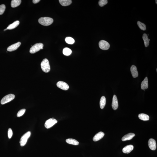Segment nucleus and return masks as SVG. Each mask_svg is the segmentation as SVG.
<instances>
[{
	"instance_id": "nucleus-1",
	"label": "nucleus",
	"mask_w": 157,
	"mask_h": 157,
	"mask_svg": "<svg viewBox=\"0 0 157 157\" xmlns=\"http://www.w3.org/2000/svg\"><path fill=\"white\" fill-rule=\"evenodd\" d=\"M40 24L44 26L50 25L53 22V19L48 17H43L40 18L38 20Z\"/></svg>"
},
{
	"instance_id": "nucleus-32",
	"label": "nucleus",
	"mask_w": 157,
	"mask_h": 157,
	"mask_svg": "<svg viewBox=\"0 0 157 157\" xmlns=\"http://www.w3.org/2000/svg\"><path fill=\"white\" fill-rule=\"evenodd\" d=\"M155 1H156V4H157V1L156 0Z\"/></svg>"
},
{
	"instance_id": "nucleus-24",
	"label": "nucleus",
	"mask_w": 157,
	"mask_h": 157,
	"mask_svg": "<svg viewBox=\"0 0 157 157\" xmlns=\"http://www.w3.org/2000/svg\"><path fill=\"white\" fill-rule=\"evenodd\" d=\"M63 54L65 55L68 56L71 54L72 53V51L69 48H66L63 49Z\"/></svg>"
},
{
	"instance_id": "nucleus-6",
	"label": "nucleus",
	"mask_w": 157,
	"mask_h": 157,
	"mask_svg": "<svg viewBox=\"0 0 157 157\" xmlns=\"http://www.w3.org/2000/svg\"><path fill=\"white\" fill-rule=\"evenodd\" d=\"M57 122V120L54 118H50L45 122V127L47 129H49L51 127Z\"/></svg>"
},
{
	"instance_id": "nucleus-16",
	"label": "nucleus",
	"mask_w": 157,
	"mask_h": 157,
	"mask_svg": "<svg viewBox=\"0 0 157 157\" xmlns=\"http://www.w3.org/2000/svg\"><path fill=\"white\" fill-rule=\"evenodd\" d=\"M148 81L147 77L145 78L144 81L142 82L141 84V89L142 90H145L148 88Z\"/></svg>"
},
{
	"instance_id": "nucleus-8",
	"label": "nucleus",
	"mask_w": 157,
	"mask_h": 157,
	"mask_svg": "<svg viewBox=\"0 0 157 157\" xmlns=\"http://www.w3.org/2000/svg\"><path fill=\"white\" fill-rule=\"evenodd\" d=\"M56 85L58 87L64 90H67L69 88L68 85L66 82L63 81H59L57 83Z\"/></svg>"
},
{
	"instance_id": "nucleus-9",
	"label": "nucleus",
	"mask_w": 157,
	"mask_h": 157,
	"mask_svg": "<svg viewBox=\"0 0 157 157\" xmlns=\"http://www.w3.org/2000/svg\"><path fill=\"white\" fill-rule=\"evenodd\" d=\"M148 145L152 151L156 149L157 145L155 140L152 139H150L148 142Z\"/></svg>"
},
{
	"instance_id": "nucleus-15",
	"label": "nucleus",
	"mask_w": 157,
	"mask_h": 157,
	"mask_svg": "<svg viewBox=\"0 0 157 157\" xmlns=\"http://www.w3.org/2000/svg\"><path fill=\"white\" fill-rule=\"evenodd\" d=\"M133 149V146L132 145H129L126 146L122 149L124 153L129 154Z\"/></svg>"
},
{
	"instance_id": "nucleus-7",
	"label": "nucleus",
	"mask_w": 157,
	"mask_h": 157,
	"mask_svg": "<svg viewBox=\"0 0 157 157\" xmlns=\"http://www.w3.org/2000/svg\"><path fill=\"white\" fill-rule=\"evenodd\" d=\"M99 45L100 48L103 50H108L110 47L109 44L104 40L100 41L99 42Z\"/></svg>"
},
{
	"instance_id": "nucleus-25",
	"label": "nucleus",
	"mask_w": 157,
	"mask_h": 157,
	"mask_svg": "<svg viewBox=\"0 0 157 157\" xmlns=\"http://www.w3.org/2000/svg\"><path fill=\"white\" fill-rule=\"evenodd\" d=\"M65 41L66 43L70 44H72L75 42V40L71 37H67L65 38Z\"/></svg>"
},
{
	"instance_id": "nucleus-10",
	"label": "nucleus",
	"mask_w": 157,
	"mask_h": 157,
	"mask_svg": "<svg viewBox=\"0 0 157 157\" xmlns=\"http://www.w3.org/2000/svg\"><path fill=\"white\" fill-rule=\"evenodd\" d=\"M21 44V43L20 42L13 44L8 47L7 49V50L9 52H12L16 50L20 46Z\"/></svg>"
},
{
	"instance_id": "nucleus-28",
	"label": "nucleus",
	"mask_w": 157,
	"mask_h": 157,
	"mask_svg": "<svg viewBox=\"0 0 157 157\" xmlns=\"http://www.w3.org/2000/svg\"><path fill=\"white\" fill-rule=\"evenodd\" d=\"M5 9H6V6L5 5L2 4L0 5V15L3 14L5 11Z\"/></svg>"
},
{
	"instance_id": "nucleus-2",
	"label": "nucleus",
	"mask_w": 157,
	"mask_h": 157,
	"mask_svg": "<svg viewBox=\"0 0 157 157\" xmlns=\"http://www.w3.org/2000/svg\"><path fill=\"white\" fill-rule=\"evenodd\" d=\"M41 69L44 72L48 73L50 70V67L48 60L47 59H44L41 63Z\"/></svg>"
},
{
	"instance_id": "nucleus-5",
	"label": "nucleus",
	"mask_w": 157,
	"mask_h": 157,
	"mask_svg": "<svg viewBox=\"0 0 157 157\" xmlns=\"http://www.w3.org/2000/svg\"><path fill=\"white\" fill-rule=\"evenodd\" d=\"M15 97L14 95L10 94L5 96L1 100V103L2 104H4L13 100Z\"/></svg>"
},
{
	"instance_id": "nucleus-4",
	"label": "nucleus",
	"mask_w": 157,
	"mask_h": 157,
	"mask_svg": "<svg viewBox=\"0 0 157 157\" xmlns=\"http://www.w3.org/2000/svg\"><path fill=\"white\" fill-rule=\"evenodd\" d=\"M31 135V132L28 131L22 136L20 141V145L21 146H23L25 145L27 140L29 138Z\"/></svg>"
},
{
	"instance_id": "nucleus-17",
	"label": "nucleus",
	"mask_w": 157,
	"mask_h": 157,
	"mask_svg": "<svg viewBox=\"0 0 157 157\" xmlns=\"http://www.w3.org/2000/svg\"><path fill=\"white\" fill-rule=\"evenodd\" d=\"M20 24V22L18 20H16L12 24H11L6 28L7 30H11L16 28Z\"/></svg>"
},
{
	"instance_id": "nucleus-31",
	"label": "nucleus",
	"mask_w": 157,
	"mask_h": 157,
	"mask_svg": "<svg viewBox=\"0 0 157 157\" xmlns=\"http://www.w3.org/2000/svg\"><path fill=\"white\" fill-rule=\"evenodd\" d=\"M40 1V0H33V2L34 4H37Z\"/></svg>"
},
{
	"instance_id": "nucleus-30",
	"label": "nucleus",
	"mask_w": 157,
	"mask_h": 157,
	"mask_svg": "<svg viewBox=\"0 0 157 157\" xmlns=\"http://www.w3.org/2000/svg\"><path fill=\"white\" fill-rule=\"evenodd\" d=\"M12 135H13V132L12 129L11 128H9L8 131V136L9 139L11 138Z\"/></svg>"
},
{
	"instance_id": "nucleus-22",
	"label": "nucleus",
	"mask_w": 157,
	"mask_h": 157,
	"mask_svg": "<svg viewBox=\"0 0 157 157\" xmlns=\"http://www.w3.org/2000/svg\"><path fill=\"white\" fill-rule=\"evenodd\" d=\"M143 39L144 40L145 45L146 47H148L149 44V41L148 36L146 34H144L143 36Z\"/></svg>"
},
{
	"instance_id": "nucleus-11",
	"label": "nucleus",
	"mask_w": 157,
	"mask_h": 157,
	"mask_svg": "<svg viewBox=\"0 0 157 157\" xmlns=\"http://www.w3.org/2000/svg\"><path fill=\"white\" fill-rule=\"evenodd\" d=\"M118 106V102L117 98L115 95H114L113 98L112 107L113 109L116 110Z\"/></svg>"
},
{
	"instance_id": "nucleus-29",
	"label": "nucleus",
	"mask_w": 157,
	"mask_h": 157,
	"mask_svg": "<svg viewBox=\"0 0 157 157\" xmlns=\"http://www.w3.org/2000/svg\"><path fill=\"white\" fill-rule=\"evenodd\" d=\"M25 111L26 109H22L20 110L18 113L17 115V116L18 117H20L22 116L25 112Z\"/></svg>"
},
{
	"instance_id": "nucleus-23",
	"label": "nucleus",
	"mask_w": 157,
	"mask_h": 157,
	"mask_svg": "<svg viewBox=\"0 0 157 157\" xmlns=\"http://www.w3.org/2000/svg\"><path fill=\"white\" fill-rule=\"evenodd\" d=\"M106 103V99L104 96L102 97L100 100V106L101 109H103L105 106Z\"/></svg>"
},
{
	"instance_id": "nucleus-21",
	"label": "nucleus",
	"mask_w": 157,
	"mask_h": 157,
	"mask_svg": "<svg viewBox=\"0 0 157 157\" xmlns=\"http://www.w3.org/2000/svg\"><path fill=\"white\" fill-rule=\"evenodd\" d=\"M139 118L140 120L144 121H148L149 120V117L147 114H139Z\"/></svg>"
},
{
	"instance_id": "nucleus-14",
	"label": "nucleus",
	"mask_w": 157,
	"mask_h": 157,
	"mask_svg": "<svg viewBox=\"0 0 157 157\" xmlns=\"http://www.w3.org/2000/svg\"><path fill=\"white\" fill-rule=\"evenodd\" d=\"M135 135L134 133H129L125 135L124 137H122V140L123 141L130 140L135 137Z\"/></svg>"
},
{
	"instance_id": "nucleus-13",
	"label": "nucleus",
	"mask_w": 157,
	"mask_h": 157,
	"mask_svg": "<svg viewBox=\"0 0 157 157\" xmlns=\"http://www.w3.org/2000/svg\"><path fill=\"white\" fill-rule=\"evenodd\" d=\"M104 135V133L103 132H100L96 134L93 138V141L96 142L98 141L103 138Z\"/></svg>"
},
{
	"instance_id": "nucleus-20",
	"label": "nucleus",
	"mask_w": 157,
	"mask_h": 157,
	"mask_svg": "<svg viewBox=\"0 0 157 157\" xmlns=\"http://www.w3.org/2000/svg\"><path fill=\"white\" fill-rule=\"evenodd\" d=\"M66 142L67 144L74 145H78L79 144L78 141L72 139H67L66 140Z\"/></svg>"
},
{
	"instance_id": "nucleus-18",
	"label": "nucleus",
	"mask_w": 157,
	"mask_h": 157,
	"mask_svg": "<svg viewBox=\"0 0 157 157\" xmlns=\"http://www.w3.org/2000/svg\"><path fill=\"white\" fill-rule=\"evenodd\" d=\"M60 5L63 6H66L70 5L72 3L71 0H59Z\"/></svg>"
},
{
	"instance_id": "nucleus-27",
	"label": "nucleus",
	"mask_w": 157,
	"mask_h": 157,
	"mask_svg": "<svg viewBox=\"0 0 157 157\" xmlns=\"http://www.w3.org/2000/svg\"><path fill=\"white\" fill-rule=\"evenodd\" d=\"M99 5L101 7H103L108 3L107 0H100L99 1Z\"/></svg>"
},
{
	"instance_id": "nucleus-26",
	"label": "nucleus",
	"mask_w": 157,
	"mask_h": 157,
	"mask_svg": "<svg viewBox=\"0 0 157 157\" xmlns=\"http://www.w3.org/2000/svg\"><path fill=\"white\" fill-rule=\"evenodd\" d=\"M137 24L139 28L142 30L145 31L146 30V26L145 25L140 21L137 22Z\"/></svg>"
},
{
	"instance_id": "nucleus-19",
	"label": "nucleus",
	"mask_w": 157,
	"mask_h": 157,
	"mask_svg": "<svg viewBox=\"0 0 157 157\" xmlns=\"http://www.w3.org/2000/svg\"><path fill=\"white\" fill-rule=\"evenodd\" d=\"M21 2V0H12L11 3V6L13 8L17 7L20 5Z\"/></svg>"
},
{
	"instance_id": "nucleus-3",
	"label": "nucleus",
	"mask_w": 157,
	"mask_h": 157,
	"mask_svg": "<svg viewBox=\"0 0 157 157\" xmlns=\"http://www.w3.org/2000/svg\"><path fill=\"white\" fill-rule=\"evenodd\" d=\"M44 45L43 44L41 43H37L35 44L31 47L30 49V53L34 54L40 51L41 49H43Z\"/></svg>"
},
{
	"instance_id": "nucleus-12",
	"label": "nucleus",
	"mask_w": 157,
	"mask_h": 157,
	"mask_svg": "<svg viewBox=\"0 0 157 157\" xmlns=\"http://www.w3.org/2000/svg\"><path fill=\"white\" fill-rule=\"evenodd\" d=\"M131 72L133 78H135L138 77V73L137 67L134 65L131 66L130 68Z\"/></svg>"
}]
</instances>
